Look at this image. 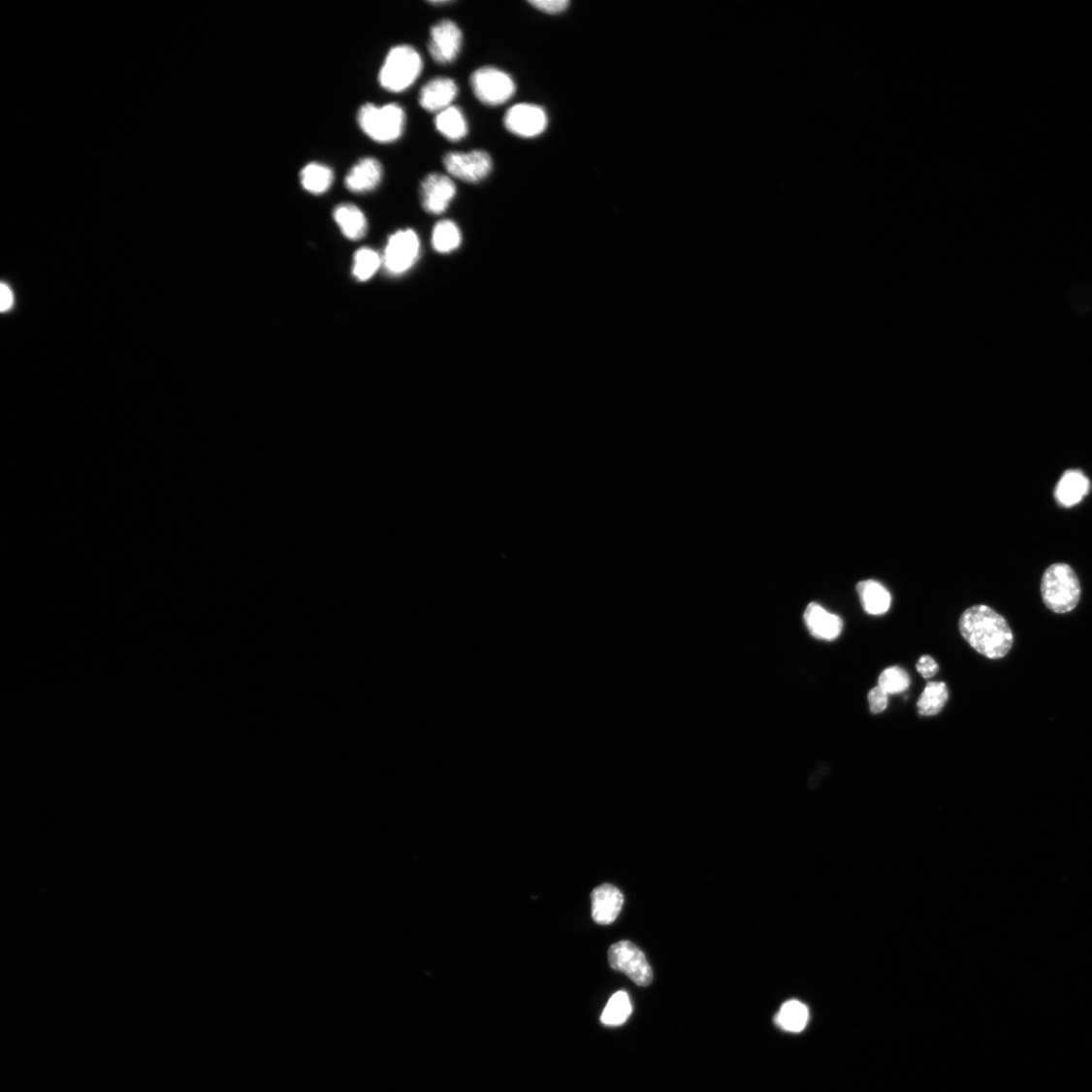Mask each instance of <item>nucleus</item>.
Here are the masks:
<instances>
[{
  "label": "nucleus",
  "mask_w": 1092,
  "mask_h": 1092,
  "mask_svg": "<svg viewBox=\"0 0 1092 1092\" xmlns=\"http://www.w3.org/2000/svg\"><path fill=\"white\" fill-rule=\"evenodd\" d=\"M959 629L972 649L990 659L1005 658L1013 646V634L1007 620L986 605L965 610L960 617Z\"/></svg>",
  "instance_id": "nucleus-1"
},
{
  "label": "nucleus",
  "mask_w": 1092,
  "mask_h": 1092,
  "mask_svg": "<svg viewBox=\"0 0 1092 1092\" xmlns=\"http://www.w3.org/2000/svg\"><path fill=\"white\" fill-rule=\"evenodd\" d=\"M1042 598L1054 613L1072 612L1079 603L1081 587L1071 565L1055 563L1044 573L1041 584Z\"/></svg>",
  "instance_id": "nucleus-2"
},
{
  "label": "nucleus",
  "mask_w": 1092,
  "mask_h": 1092,
  "mask_svg": "<svg viewBox=\"0 0 1092 1092\" xmlns=\"http://www.w3.org/2000/svg\"><path fill=\"white\" fill-rule=\"evenodd\" d=\"M422 68V58L413 47H394L379 71V83L388 91L401 92L418 80Z\"/></svg>",
  "instance_id": "nucleus-3"
},
{
  "label": "nucleus",
  "mask_w": 1092,
  "mask_h": 1092,
  "mask_svg": "<svg viewBox=\"0 0 1092 1092\" xmlns=\"http://www.w3.org/2000/svg\"><path fill=\"white\" fill-rule=\"evenodd\" d=\"M358 122L366 135L378 144H392L405 129L406 114L396 104L376 107L365 105L358 114Z\"/></svg>",
  "instance_id": "nucleus-4"
},
{
  "label": "nucleus",
  "mask_w": 1092,
  "mask_h": 1092,
  "mask_svg": "<svg viewBox=\"0 0 1092 1092\" xmlns=\"http://www.w3.org/2000/svg\"><path fill=\"white\" fill-rule=\"evenodd\" d=\"M474 96L484 105L497 107L507 103L516 92V84L504 71L495 67L480 68L471 75Z\"/></svg>",
  "instance_id": "nucleus-5"
},
{
  "label": "nucleus",
  "mask_w": 1092,
  "mask_h": 1092,
  "mask_svg": "<svg viewBox=\"0 0 1092 1092\" xmlns=\"http://www.w3.org/2000/svg\"><path fill=\"white\" fill-rule=\"evenodd\" d=\"M608 960L613 970L625 973L638 986H649L654 980L653 969L646 955L630 941H621L612 945Z\"/></svg>",
  "instance_id": "nucleus-6"
},
{
  "label": "nucleus",
  "mask_w": 1092,
  "mask_h": 1092,
  "mask_svg": "<svg viewBox=\"0 0 1092 1092\" xmlns=\"http://www.w3.org/2000/svg\"><path fill=\"white\" fill-rule=\"evenodd\" d=\"M443 165L451 177L470 183L484 180L493 169L491 156L482 150L447 153Z\"/></svg>",
  "instance_id": "nucleus-7"
},
{
  "label": "nucleus",
  "mask_w": 1092,
  "mask_h": 1092,
  "mask_svg": "<svg viewBox=\"0 0 1092 1092\" xmlns=\"http://www.w3.org/2000/svg\"><path fill=\"white\" fill-rule=\"evenodd\" d=\"M420 252V241L413 230L398 231L388 241L384 265L388 273L399 275L408 272L416 263Z\"/></svg>",
  "instance_id": "nucleus-8"
},
{
  "label": "nucleus",
  "mask_w": 1092,
  "mask_h": 1092,
  "mask_svg": "<svg viewBox=\"0 0 1092 1092\" xmlns=\"http://www.w3.org/2000/svg\"><path fill=\"white\" fill-rule=\"evenodd\" d=\"M548 124L549 118L545 111L531 104L515 105L504 116L505 128L522 138H534L541 135Z\"/></svg>",
  "instance_id": "nucleus-9"
},
{
  "label": "nucleus",
  "mask_w": 1092,
  "mask_h": 1092,
  "mask_svg": "<svg viewBox=\"0 0 1092 1092\" xmlns=\"http://www.w3.org/2000/svg\"><path fill=\"white\" fill-rule=\"evenodd\" d=\"M463 40V32L455 21L441 20L432 28L430 52L435 62L449 64L461 53Z\"/></svg>",
  "instance_id": "nucleus-10"
},
{
  "label": "nucleus",
  "mask_w": 1092,
  "mask_h": 1092,
  "mask_svg": "<svg viewBox=\"0 0 1092 1092\" xmlns=\"http://www.w3.org/2000/svg\"><path fill=\"white\" fill-rule=\"evenodd\" d=\"M420 195L424 209L434 215H439L454 201L457 186L449 177L432 174L422 181Z\"/></svg>",
  "instance_id": "nucleus-11"
},
{
  "label": "nucleus",
  "mask_w": 1092,
  "mask_h": 1092,
  "mask_svg": "<svg viewBox=\"0 0 1092 1092\" xmlns=\"http://www.w3.org/2000/svg\"><path fill=\"white\" fill-rule=\"evenodd\" d=\"M592 917L598 924H610L616 920L624 907V894L611 884H603L593 890Z\"/></svg>",
  "instance_id": "nucleus-12"
},
{
  "label": "nucleus",
  "mask_w": 1092,
  "mask_h": 1092,
  "mask_svg": "<svg viewBox=\"0 0 1092 1092\" xmlns=\"http://www.w3.org/2000/svg\"><path fill=\"white\" fill-rule=\"evenodd\" d=\"M459 94L454 80L436 78L427 82L419 94V104L427 112H440L453 106Z\"/></svg>",
  "instance_id": "nucleus-13"
},
{
  "label": "nucleus",
  "mask_w": 1092,
  "mask_h": 1092,
  "mask_svg": "<svg viewBox=\"0 0 1092 1092\" xmlns=\"http://www.w3.org/2000/svg\"><path fill=\"white\" fill-rule=\"evenodd\" d=\"M804 623L811 634L819 639L835 640L843 632L844 624L840 616L830 613L818 603L806 607Z\"/></svg>",
  "instance_id": "nucleus-14"
},
{
  "label": "nucleus",
  "mask_w": 1092,
  "mask_h": 1092,
  "mask_svg": "<svg viewBox=\"0 0 1092 1092\" xmlns=\"http://www.w3.org/2000/svg\"><path fill=\"white\" fill-rule=\"evenodd\" d=\"M383 166L378 160L367 157L356 163L345 177V186L356 194L369 193L381 183Z\"/></svg>",
  "instance_id": "nucleus-15"
},
{
  "label": "nucleus",
  "mask_w": 1092,
  "mask_h": 1092,
  "mask_svg": "<svg viewBox=\"0 0 1092 1092\" xmlns=\"http://www.w3.org/2000/svg\"><path fill=\"white\" fill-rule=\"evenodd\" d=\"M1089 489V480L1082 471L1067 470L1056 487L1055 498L1061 506L1074 507L1082 501Z\"/></svg>",
  "instance_id": "nucleus-16"
},
{
  "label": "nucleus",
  "mask_w": 1092,
  "mask_h": 1092,
  "mask_svg": "<svg viewBox=\"0 0 1092 1092\" xmlns=\"http://www.w3.org/2000/svg\"><path fill=\"white\" fill-rule=\"evenodd\" d=\"M334 217L346 239L355 241L365 237L368 222L361 209L352 204H341L336 208Z\"/></svg>",
  "instance_id": "nucleus-17"
},
{
  "label": "nucleus",
  "mask_w": 1092,
  "mask_h": 1092,
  "mask_svg": "<svg viewBox=\"0 0 1092 1092\" xmlns=\"http://www.w3.org/2000/svg\"><path fill=\"white\" fill-rule=\"evenodd\" d=\"M858 594L864 610L871 615H883L891 605L889 591L880 582L862 581L857 585Z\"/></svg>",
  "instance_id": "nucleus-18"
},
{
  "label": "nucleus",
  "mask_w": 1092,
  "mask_h": 1092,
  "mask_svg": "<svg viewBox=\"0 0 1092 1092\" xmlns=\"http://www.w3.org/2000/svg\"><path fill=\"white\" fill-rule=\"evenodd\" d=\"M435 127L443 137L454 142L464 139L468 131L464 112L455 106L438 112Z\"/></svg>",
  "instance_id": "nucleus-19"
},
{
  "label": "nucleus",
  "mask_w": 1092,
  "mask_h": 1092,
  "mask_svg": "<svg viewBox=\"0 0 1092 1092\" xmlns=\"http://www.w3.org/2000/svg\"><path fill=\"white\" fill-rule=\"evenodd\" d=\"M334 171L324 164L310 163L305 165L301 172V183L303 187L306 192L313 195L326 193L332 183H334Z\"/></svg>",
  "instance_id": "nucleus-20"
},
{
  "label": "nucleus",
  "mask_w": 1092,
  "mask_h": 1092,
  "mask_svg": "<svg viewBox=\"0 0 1092 1092\" xmlns=\"http://www.w3.org/2000/svg\"><path fill=\"white\" fill-rule=\"evenodd\" d=\"M810 1019V1011L798 1001H789L782 1006L777 1016L776 1024L791 1033L803 1031Z\"/></svg>",
  "instance_id": "nucleus-21"
},
{
  "label": "nucleus",
  "mask_w": 1092,
  "mask_h": 1092,
  "mask_svg": "<svg viewBox=\"0 0 1092 1092\" xmlns=\"http://www.w3.org/2000/svg\"><path fill=\"white\" fill-rule=\"evenodd\" d=\"M947 699V688L944 682H929L917 701L919 715L922 717L938 716Z\"/></svg>",
  "instance_id": "nucleus-22"
},
{
  "label": "nucleus",
  "mask_w": 1092,
  "mask_h": 1092,
  "mask_svg": "<svg viewBox=\"0 0 1092 1092\" xmlns=\"http://www.w3.org/2000/svg\"><path fill=\"white\" fill-rule=\"evenodd\" d=\"M632 1012V1006L626 991L616 992L611 996L601 1015V1023L608 1027L624 1025Z\"/></svg>",
  "instance_id": "nucleus-23"
},
{
  "label": "nucleus",
  "mask_w": 1092,
  "mask_h": 1092,
  "mask_svg": "<svg viewBox=\"0 0 1092 1092\" xmlns=\"http://www.w3.org/2000/svg\"><path fill=\"white\" fill-rule=\"evenodd\" d=\"M461 242V230L455 222L444 220L436 224L433 233V245L437 252L454 251L460 247Z\"/></svg>",
  "instance_id": "nucleus-24"
},
{
  "label": "nucleus",
  "mask_w": 1092,
  "mask_h": 1092,
  "mask_svg": "<svg viewBox=\"0 0 1092 1092\" xmlns=\"http://www.w3.org/2000/svg\"><path fill=\"white\" fill-rule=\"evenodd\" d=\"M381 264L382 258L378 253L369 248L360 249L354 255L353 275L360 281H367L375 274Z\"/></svg>",
  "instance_id": "nucleus-25"
},
{
  "label": "nucleus",
  "mask_w": 1092,
  "mask_h": 1092,
  "mask_svg": "<svg viewBox=\"0 0 1092 1092\" xmlns=\"http://www.w3.org/2000/svg\"><path fill=\"white\" fill-rule=\"evenodd\" d=\"M878 683L888 695L898 694L909 690L911 678L904 669L891 667L882 673Z\"/></svg>",
  "instance_id": "nucleus-26"
},
{
  "label": "nucleus",
  "mask_w": 1092,
  "mask_h": 1092,
  "mask_svg": "<svg viewBox=\"0 0 1092 1092\" xmlns=\"http://www.w3.org/2000/svg\"><path fill=\"white\" fill-rule=\"evenodd\" d=\"M868 701L873 715L882 714L888 705V694L882 687L877 686L870 691Z\"/></svg>",
  "instance_id": "nucleus-27"
},
{
  "label": "nucleus",
  "mask_w": 1092,
  "mask_h": 1092,
  "mask_svg": "<svg viewBox=\"0 0 1092 1092\" xmlns=\"http://www.w3.org/2000/svg\"><path fill=\"white\" fill-rule=\"evenodd\" d=\"M530 4L544 14L557 15L565 11L569 2L567 0H534Z\"/></svg>",
  "instance_id": "nucleus-28"
},
{
  "label": "nucleus",
  "mask_w": 1092,
  "mask_h": 1092,
  "mask_svg": "<svg viewBox=\"0 0 1092 1092\" xmlns=\"http://www.w3.org/2000/svg\"><path fill=\"white\" fill-rule=\"evenodd\" d=\"M916 670L924 679H931L939 672V666L931 656L924 655L917 660Z\"/></svg>",
  "instance_id": "nucleus-29"
},
{
  "label": "nucleus",
  "mask_w": 1092,
  "mask_h": 1092,
  "mask_svg": "<svg viewBox=\"0 0 1092 1092\" xmlns=\"http://www.w3.org/2000/svg\"><path fill=\"white\" fill-rule=\"evenodd\" d=\"M14 305V294L11 288L6 283H2L0 287V310L3 313L9 312Z\"/></svg>",
  "instance_id": "nucleus-30"
}]
</instances>
